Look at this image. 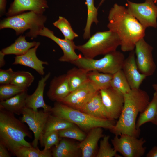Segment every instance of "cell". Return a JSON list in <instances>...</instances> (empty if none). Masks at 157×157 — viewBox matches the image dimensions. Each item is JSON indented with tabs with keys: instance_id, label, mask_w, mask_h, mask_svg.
Masks as SVG:
<instances>
[{
	"instance_id": "4",
	"label": "cell",
	"mask_w": 157,
	"mask_h": 157,
	"mask_svg": "<svg viewBox=\"0 0 157 157\" xmlns=\"http://www.w3.org/2000/svg\"><path fill=\"white\" fill-rule=\"evenodd\" d=\"M51 113L52 115L71 122L86 131L97 127L110 130L116 123L115 120L94 117L60 102H55L52 107Z\"/></svg>"
},
{
	"instance_id": "11",
	"label": "cell",
	"mask_w": 157,
	"mask_h": 157,
	"mask_svg": "<svg viewBox=\"0 0 157 157\" xmlns=\"http://www.w3.org/2000/svg\"><path fill=\"white\" fill-rule=\"evenodd\" d=\"M135 49L136 64L140 72L146 77L153 74L156 66L152 55V47L143 38L137 42Z\"/></svg>"
},
{
	"instance_id": "26",
	"label": "cell",
	"mask_w": 157,
	"mask_h": 157,
	"mask_svg": "<svg viewBox=\"0 0 157 157\" xmlns=\"http://www.w3.org/2000/svg\"><path fill=\"white\" fill-rule=\"evenodd\" d=\"M88 76L89 81L97 91L111 87L113 74L94 70L89 71Z\"/></svg>"
},
{
	"instance_id": "44",
	"label": "cell",
	"mask_w": 157,
	"mask_h": 157,
	"mask_svg": "<svg viewBox=\"0 0 157 157\" xmlns=\"http://www.w3.org/2000/svg\"><path fill=\"white\" fill-rule=\"evenodd\" d=\"M152 86L153 88L155 91V92L157 93V84L155 83L152 85Z\"/></svg>"
},
{
	"instance_id": "12",
	"label": "cell",
	"mask_w": 157,
	"mask_h": 157,
	"mask_svg": "<svg viewBox=\"0 0 157 157\" xmlns=\"http://www.w3.org/2000/svg\"><path fill=\"white\" fill-rule=\"evenodd\" d=\"M99 92L109 119H118L124 106V94L111 87Z\"/></svg>"
},
{
	"instance_id": "23",
	"label": "cell",
	"mask_w": 157,
	"mask_h": 157,
	"mask_svg": "<svg viewBox=\"0 0 157 157\" xmlns=\"http://www.w3.org/2000/svg\"><path fill=\"white\" fill-rule=\"evenodd\" d=\"M27 90L22 92L6 100L0 101V109L14 114H22L26 106Z\"/></svg>"
},
{
	"instance_id": "17",
	"label": "cell",
	"mask_w": 157,
	"mask_h": 157,
	"mask_svg": "<svg viewBox=\"0 0 157 157\" xmlns=\"http://www.w3.org/2000/svg\"><path fill=\"white\" fill-rule=\"evenodd\" d=\"M51 75L49 72L44 77H42L38 82L37 86L31 95H28L26 99V107L38 111V109L42 108L46 112H50L52 107L47 104L44 99L43 94L46 82Z\"/></svg>"
},
{
	"instance_id": "15",
	"label": "cell",
	"mask_w": 157,
	"mask_h": 157,
	"mask_svg": "<svg viewBox=\"0 0 157 157\" xmlns=\"http://www.w3.org/2000/svg\"><path fill=\"white\" fill-rule=\"evenodd\" d=\"M122 69L131 89L139 88L147 77L138 70L134 50L130 51L128 57L125 59Z\"/></svg>"
},
{
	"instance_id": "27",
	"label": "cell",
	"mask_w": 157,
	"mask_h": 157,
	"mask_svg": "<svg viewBox=\"0 0 157 157\" xmlns=\"http://www.w3.org/2000/svg\"><path fill=\"white\" fill-rule=\"evenodd\" d=\"M157 111V93L155 92L151 100L149 105L140 115L136 122L137 129H140L143 125L148 122H151L154 119Z\"/></svg>"
},
{
	"instance_id": "34",
	"label": "cell",
	"mask_w": 157,
	"mask_h": 157,
	"mask_svg": "<svg viewBox=\"0 0 157 157\" xmlns=\"http://www.w3.org/2000/svg\"><path fill=\"white\" fill-rule=\"evenodd\" d=\"M110 136L105 135L101 140L99 147L96 154V157H121L117 154V152L112 148L109 143V140Z\"/></svg>"
},
{
	"instance_id": "39",
	"label": "cell",
	"mask_w": 157,
	"mask_h": 157,
	"mask_svg": "<svg viewBox=\"0 0 157 157\" xmlns=\"http://www.w3.org/2000/svg\"><path fill=\"white\" fill-rule=\"evenodd\" d=\"M7 148L0 143V157H10L11 155Z\"/></svg>"
},
{
	"instance_id": "22",
	"label": "cell",
	"mask_w": 157,
	"mask_h": 157,
	"mask_svg": "<svg viewBox=\"0 0 157 157\" xmlns=\"http://www.w3.org/2000/svg\"><path fill=\"white\" fill-rule=\"evenodd\" d=\"M80 111L96 118L109 119L99 91L96 92Z\"/></svg>"
},
{
	"instance_id": "18",
	"label": "cell",
	"mask_w": 157,
	"mask_h": 157,
	"mask_svg": "<svg viewBox=\"0 0 157 157\" xmlns=\"http://www.w3.org/2000/svg\"><path fill=\"white\" fill-rule=\"evenodd\" d=\"M70 92L67 74L55 76L51 81L47 95L50 100L60 102Z\"/></svg>"
},
{
	"instance_id": "14",
	"label": "cell",
	"mask_w": 157,
	"mask_h": 157,
	"mask_svg": "<svg viewBox=\"0 0 157 157\" xmlns=\"http://www.w3.org/2000/svg\"><path fill=\"white\" fill-rule=\"evenodd\" d=\"M39 35L52 40L61 48L63 55L59 58L60 61L72 63L80 57L75 52L76 46L73 40L58 38L54 35L53 31L45 27L40 31Z\"/></svg>"
},
{
	"instance_id": "16",
	"label": "cell",
	"mask_w": 157,
	"mask_h": 157,
	"mask_svg": "<svg viewBox=\"0 0 157 157\" xmlns=\"http://www.w3.org/2000/svg\"><path fill=\"white\" fill-rule=\"evenodd\" d=\"M48 7L46 0H14L6 15L9 17L28 10L43 14Z\"/></svg>"
},
{
	"instance_id": "29",
	"label": "cell",
	"mask_w": 157,
	"mask_h": 157,
	"mask_svg": "<svg viewBox=\"0 0 157 157\" xmlns=\"http://www.w3.org/2000/svg\"><path fill=\"white\" fill-rule=\"evenodd\" d=\"M85 4L87 8V17L86 25L84 30L83 38L85 39L90 37V29L92 24L94 22L97 25L99 22L97 19L98 9L94 4V0H85Z\"/></svg>"
},
{
	"instance_id": "31",
	"label": "cell",
	"mask_w": 157,
	"mask_h": 157,
	"mask_svg": "<svg viewBox=\"0 0 157 157\" xmlns=\"http://www.w3.org/2000/svg\"><path fill=\"white\" fill-rule=\"evenodd\" d=\"M14 155L17 157H51L52 152L50 149L40 150L37 147L23 146L17 150Z\"/></svg>"
},
{
	"instance_id": "8",
	"label": "cell",
	"mask_w": 157,
	"mask_h": 157,
	"mask_svg": "<svg viewBox=\"0 0 157 157\" xmlns=\"http://www.w3.org/2000/svg\"><path fill=\"white\" fill-rule=\"evenodd\" d=\"M113 148L124 157H141L144 154L146 141L127 134L115 135L111 140Z\"/></svg>"
},
{
	"instance_id": "2",
	"label": "cell",
	"mask_w": 157,
	"mask_h": 157,
	"mask_svg": "<svg viewBox=\"0 0 157 157\" xmlns=\"http://www.w3.org/2000/svg\"><path fill=\"white\" fill-rule=\"evenodd\" d=\"M124 103L121 114L114 127L110 130L115 135L127 134L138 138L140 130L136 127L139 113L143 112L149 105V96L144 90L132 89L124 94Z\"/></svg>"
},
{
	"instance_id": "6",
	"label": "cell",
	"mask_w": 157,
	"mask_h": 157,
	"mask_svg": "<svg viewBox=\"0 0 157 157\" xmlns=\"http://www.w3.org/2000/svg\"><path fill=\"white\" fill-rule=\"evenodd\" d=\"M46 19V17L43 14L29 11L5 18L0 22V29H13L17 35L29 29L26 36L33 38L39 35L40 31L44 27Z\"/></svg>"
},
{
	"instance_id": "21",
	"label": "cell",
	"mask_w": 157,
	"mask_h": 157,
	"mask_svg": "<svg viewBox=\"0 0 157 157\" xmlns=\"http://www.w3.org/2000/svg\"><path fill=\"white\" fill-rule=\"evenodd\" d=\"M53 157H78L82 156L79 144L64 138L52 150Z\"/></svg>"
},
{
	"instance_id": "19",
	"label": "cell",
	"mask_w": 157,
	"mask_h": 157,
	"mask_svg": "<svg viewBox=\"0 0 157 157\" xmlns=\"http://www.w3.org/2000/svg\"><path fill=\"white\" fill-rule=\"evenodd\" d=\"M40 44L37 42L36 45L29 49L24 54L16 56L13 64L14 65H20L30 67L36 71L41 75H44V65H48L47 62L40 60L37 56V50Z\"/></svg>"
},
{
	"instance_id": "9",
	"label": "cell",
	"mask_w": 157,
	"mask_h": 157,
	"mask_svg": "<svg viewBox=\"0 0 157 157\" xmlns=\"http://www.w3.org/2000/svg\"><path fill=\"white\" fill-rule=\"evenodd\" d=\"M127 2L128 11L144 27H157V7L154 0H145L140 3Z\"/></svg>"
},
{
	"instance_id": "10",
	"label": "cell",
	"mask_w": 157,
	"mask_h": 157,
	"mask_svg": "<svg viewBox=\"0 0 157 157\" xmlns=\"http://www.w3.org/2000/svg\"><path fill=\"white\" fill-rule=\"evenodd\" d=\"M51 114L50 112H45L44 110L35 111L27 107L24 109L20 120L27 124L29 130L34 134V139L31 144L33 147H38L48 118Z\"/></svg>"
},
{
	"instance_id": "42",
	"label": "cell",
	"mask_w": 157,
	"mask_h": 157,
	"mask_svg": "<svg viewBox=\"0 0 157 157\" xmlns=\"http://www.w3.org/2000/svg\"><path fill=\"white\" fill-rule=\"evenodd\" d=\"M5 55L0 51V67L1 68L5 64L4 57Z\"/></svg>"
},
{
	"instance_id": "32",
	"label": "cell",
	"mask_w": 157,
	"mask_h": 157,
	"mask_svg": "<svg viewBox=\"0 0 157 157\" xmlns=\"http://www.w3.org/2000/svg\"><path fill=\"white\" fill-rule=\"evenodd\" d=\"M111 87L124 94L131 89L122 69L113 74Z\"/></svg>"
},
{
	"instance_id": "45",
	"label": "cell",
	"mask_w": 157,
	"mask_h": 157,
	"mask_svg": "<svg viewBox=\"0 0 157 157\" xmlns=\"http://www.w3.org/2000/svg\"><path fill=\"white\" fill-rule=\"evenodd\" d=\"M105 1V0H101V2L99 4V7L101 6L102 4V3H103V2H104V1Z\"/></svg>"
},
{
	"instance_id": "13",
	"label": "cell",
	"mask_w": 157,
	"mask_h": 157,
	"mask_svg": "<svg viewBox=\"0 0 157 157\" xmlns=\"http://www.w3.org/2000/svg\"><path fill=\"white\" fill-rule=\"evenodd\" d=\"M98 91L88 81L71 92L60 102L81 110Z\"/></svg>"
},
{
	"instance_id": "20",
	"label": "cell",
	"mask_w": 157,
	"mask_h": 157,
	"mask_svg": "<svg viewBox=\"0 0 157 157\" xmlns=\"http://www.w3.org/2000/svg\"><path fill=\"white\" fill-rule=\"evenodd\" d=\"M102 128H93L85 139L79 144L82 157H92L96 155V151L99 140L104 136Z\"/></svg>"
},
{
	"instance_id": "24",
	"label": "cell",
	"mask_w": 157,
	"mask_h": 157,
	"mask_svg": "<svg viewBox=\"0 0 157 157\" xmlns=\"http://www.w3.org/2000/svg\"><path fill=\"white\" fill-rule=\"evenodd\" d=\"M26 36L21 35L10 46L3 49L1 51L5 55L14 54L16 56L25 53L29 49L35 47L37 42H30L25 39Z\"/></svg>"
},
{
	"instance_id": "3",
	"label": "cell",
	"mask_w": 157,
	"mask_h": 157,
	"mask_svg": "<svg viewBox=\"0 0 157 157\" xmlns=\"http://www.w3.org/2000/svg\"><path fill=\"white\" fill-rule=\"evenodd\" d=\"M24 123L14 113L0 109V143L13 154L22 147L32 146L25 140L26 137L32 136Z\"/></svg>"
},
{
	"instance_id": "36",
	"label": "cell",
	"mask_w": 157,
	"mask_h": 157,
	"mask_svg": "<svg viewBox=\"0 0 157 157\" xmlns=\"http://www.w3.org/2000/svg\"><path fill=\"white\" fill-rule=\"evenodd\" d=\"M61 139L58 131H53L43 134L39 142L40 145L44 147V150H48L53 146H57Z\"/></svg>"
},
{
	"instance_id": "46",
	"label": "cell",
	"mask_w": 157,
	"mask_h": 157,
	"mask_svg": "<svg viewBox=\"0 0 157 157\" xmlns=\"http://www.w3.org/2000/svg\"><path fill=\"white\" fill-rule=\"evenodd\" d=\"M156 6H157V4H156Z\"/></svg>"
},
{
	"instance_id": "38",
	"label": "cell",
	"mask_w": 157,
	"mask_h": 157,
	"mask_svg": "<svg viewBox=\"0 0 157 157\" xmlns=\"http://www.w3.org/2000/svg\"><path fill=\"white\" fill-rule=\"evenodd\" d=\"M14 71L11 68L6 69H0V84L1 85L10 83Z\"/></svg>"
},
{
	"instance_id": "30",
	"label": "cell",
	"mask_w": 157,
	"mask_h": 157,
	"mask_svg": "<svg viewBox=\"0 0 157 157\" xmlns=\"http://www.w3.org/2000/svg\"><path fill=\"white\" fill-rule=\"evenodd\" d=\"M34 79V76L28 72L14 71L10 84L22 88L27 89Z\"/></svg>"
},
{
	"instance_id": "35",
	"label": "cell",
	"mask_w": 157,
	"mask_h": 157,
	"mask_svg": "<svg viewBox=\"0 0 157 157\" xmlns=\"http://www.w3.org/2000/svg\"><path fill=\"white\" fill-rule=\"evenodd\" d=\"M60 138L72 139L81 142L85 138V133L76 125L58 131Z\"/></svg>"
},
{
	"instance_id": "5",
	"label": "cell",
	"mask_w": 157,
	"mask_h": 157,
	"mask_svg": "<svg viewBox=\"0 0 157 157\" xmlns=\"http://www.w3.org/2000/svg\"><path fill=\"white\" fill-rule=\"evenodd\" d=\"M120 44L117 34L109 30L96 32L85 43L76 46V49L82 53L84 57L94 59L98 55H105L116 51Z\"/></svg>"
},
{
	"instance_id": "1",
	"label": "cell",
	"mask_w": 157,
	"mask_h": 157,
	"mask_svg": "<svg viewBox=\"0 0 157 157\" xmlns=\"http://www.w3.org/2000/svg\"><path fill=\"white\" fill-rule=\"evenodd\" d=\"M107 27L119 37L123 52L134 50L137 42L145 36L146 28L124 6L114 4L109 11Z\"/></svg>"
},
{
	"instance_id": "28",
	"label": "cell",
	"mask_w": 157,
	"mask_h": 157,
	"mask_svg": "<svg viewBox=\"0 0 157 157\" xmlns=\"http://www.w3.org/2000/svg\"><path fill=\"white\" fill-rule=\"evenodd\" d=\"M75 125L67 120L51 114L48 118L43 134L53 131H59Z\"/></svg>"
},
{
	"instance_id": "37",
	"label": "cell",
	"mask_w": 157,
	"mask_h": 157,
	"mask_svg": "<svg viewBox=\"0 0 157 157\" xmlns=\"http://www.w3.org/2000/svg\"><path fill=\"white\" fill-rule=\"evenodd\" d=\"M26 90L27 89L22 88L11 84L1 85L0 100H6Z\"/></svg>"
},
{
	"instance_id": "43",
	"label": "cell",
	"mask_w": 157,
	"mask_h": 157,
	"mask_svg": "<svg viewBox=\"0 0 157 157\" xmlns=\"http://www.w3.org/2000/svg\"><path fill=\"white\" fill-rule=\"evenodd\" d=\"M151 122L153 124L157 126V111L154 119Z\"/></svg>"
},
{
	"instance_id": "41",
	"label": "cell",
	"mask_w": 157,
	"mask_h": 157,
	"mask_svg": "<svg viewBox=\"0 0 157 157\" xmlns=\"http://www.w3.org/2000/svg\"><path fill=\"white\" fill-rule=\"evenodd\" d=\"M6 1L7 0H0V11L1 14L5 13Z\"/></svg>"
},
{
	"instance_id": "7",
	"label": "cell",
	"mask_w": 157,
	"mask_h": 157,
	"mask_svg": "<svg viewBox=\"0 0 157 157\" xmlns=\"http://www.w3.org/2000/svg\"><path fill=\"white\" fill-rule=\"evenodd\" d=\"M125 59L124 54L116 50L104 55L103 57L98 60L80 57L72 63L78 67L89 71L95 70L113 74L122 69Z\"/></svg>"
},
{
	"instance_id": "40",
	"label": "cell",
	"mask_w": 157,
	"mask_h": 157,
	"mask_svg": "<svg viewBox=\"0 0 157 157\" xmlns=\"http://www.w3.org/2000/svg\"><path fill=\"white\" fill-rule=\"evenodd\" d=\"M147 157H157V146L153 147L147 154Z\"/></svg>"
},
{
	"instance_id": "33",
	"label": "cell",
	"mask_w": 157,
	"mask_h": 157,
	"mask_svg": "<svg viewBox=\"0 0 157 157\" xmlns=\"http://www.w3.org/2000/svg\"><path fill=\"white\" fill-rule=\"evenodd\" d=\"M53 25L60 30L66 39L73 40L78 37L73 30L69 22L64 17L59 16L58 19L53 22Z\"/></svg>"
},
{
	"instance_id": "25",
	"label": "cell",
	"mask_w": 157,
	"mask_h": 157,
	"mask_svg": "<svg viewBox=\"0 0 157 157\" xmlns=\"http://www.w3.org/2000/svg\"><path fill=\"white\" fill-rule=\"evenodd\" d=\"M89 71L78 67H73L69 70L66 74L68 79L70 92L76 89L88 81Z\"/></svg>"
}]
</instances>
